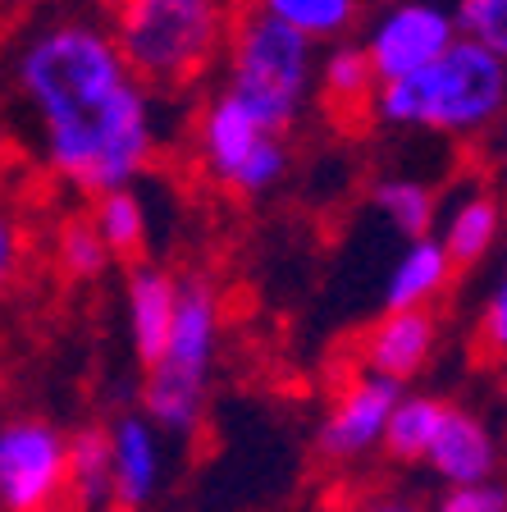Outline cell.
Instances as JSON below:
<instances>
[{
    "label": "cell",
    "instance_id": "cell-1",
    "mask_svg": "<svg viewBox=\"0 0 507 512\" xmlns=\"http://www.w3.org/2000/svg\"><path fill=\"white\" fill-rule=\"evenodd\" d=\"M23 101L42 124V151L60 179L106 197L133 188L156 156L151 92L128 74L106 28L60 19L37 28L14 60Z\"/></svg>",
    "mask_w": 507,
    "mask_h": 512
},
{
    "label": "cell",
    "instance_id": "cell-2",
    "mask_svg": "<svg viewBox=\"0 0 507 512\" xmlns=\"http://www.w3.org/2000/svg\"><path fill=\"white\" fill-rule=\"evenodd\" d=\"M370 115L393 128L480 138L507 119V60L457 37L425 74L402 78V83H380Z\"/></svg>",
    "mask_w": 507,
    "mask_h": 512
},
{
    "label": "cell",
    "instance_id": "cell-3",
    "mask_svg": "<svg viewBox=\"0 0 507 512\" xmlns=\"http://www.w3.org/2000/svg\"><path fill=\"white\" fill-rule=\"evenodd\" d=\"M220 0H110V42L142 87H179L220 51Z\"/></svg>",
    "mask_w": 507,
    "mask_h": 512
},
{
    "label": "cell",
    "instance_id": "cell-4",
    "mask_svg": "<svg viewBox=\"0 0 507 512\" xmlns=\"http://www.w3.org/2000/svg\"><path fill=\"white\" fill-rule=\"evenodd\" d=\"M215 348H220V293L211 288V279L188 275L179 279V311H174L169 343L142 384L151 426L169 430V435L197 430L201 412H206Z\"/></svg>",
    "mask_w": 507,
    "mask_h": 512
},
{
    "label": "cell",
    "instance_id": "cell-5",
    "mask_svg": "<svg viewBox=\"0 0 507 512\" xmlns=\"http://www.w3.org/2000/svg\"><path fill=\"white\" fill-rule=\"evenodd\" d=\"M316 87V46L293 28L243 10L229 32V83L224 92L243 101L270 133H284L302 119Z\"/></svg>",
    "mask_w": 507,
    "mask_h": 512
},
{
    "label": "cell",
    "instance_id": "cell-6",
    "mask_svg": "<svg viewBox=\"0 0 507 512\" xmlns=\"http://www.w3.org/2000/svg\"><path fill=\"white\" fill-rule=\"evenodd\" d=\"M197 156L215 183L243 192V197H261V192L279 188L288 174V147L279 133L261 124L243 101H233L229 92L211 96L197 119Z\"/></svg>",
    "mask_w": 507,
    "mask_h": 512
},
{
    "label": "cell",
    "instance_id": "cell-7",
    "mask_svg": "<svg viewBox=\"0 0 507 512\" xmlns=\"http://www.w3.org/2000/svg\"><path fill=\"white\" fill-rule=\"evenodd\" d=\"M69 494V435L42 416L0 426V512H51Z\"/></svg>",
    "mask_w": 507,
    "mask_h": 512
},
{
    "label": "cell",
    "instance_id": "cell-8",
    "mask_svg": "<svg viewBox=\"0 0 507 512\" xmlns=\"http://www.w3.org/2000/svg\"><path fill=\"white\" fill-rule=\"evenodd\" d=\"M457 42L453 10L434 0H398L366 32V55L380 83H402V78L425 74L448 46Z\"/></svg>",
    "mask_w": 507,
    "mask_h": 512
},
{
    "label": "cell",
    "instance_id": "cell-9",
    "mask_svg": "<svg viewBox=\"0 0 507 512\" xmlns=\"http://www.w3.org/2000/svg\"><path fill=\"white\" fill-rule=\"evenodd\" d=\"M402 398V384L380 380V375L357 371L343 389H338L329 416L320 421V453L334 462H352L361 453H370L375 444H384V430H389V416Z\"/></svg>",
    "mask_w": 507,
    "mask_h": 512
},
{
    "label": "cell",
    "instance_id": "cell-10",
    "mask_svg": "<svg viewBox=\"0 0 507 512\" xmlns=\"http://www.w3.org/2000/svg\"><path fill=\"white\" fill-rule=\"evenodd\" d=\"M434 316L430 311H384L357 343V366L366 375H380V380H412L425 371L434 352Z\"/></svg>",
    "mask_w": 507,
    "mask_h": 512
},
{
    "label": "cell",
    "instance_id": "cell-11",
    "mask_svg": "<svg viewBox=\"0 0 507 512\" xmlns=\"http://www.w3.org/2000/svg\"><path fill=\"white\" fill-rule=\"evenodd\" d=\"M174 311H179V279L165 275L160 266H133L124 279V316H128V343L138 352V362L156 366L160 352L174 330Z\"/></svg>",
    "mask_w": 507,
    "mask_h": 512
},
{
    "label": "cell",
    "instance_id": "cell-12",
    "mask_svg": "<svg viewBox=\"0 0 507 512\" xmlns=\"http://www.w3.org/2000/svg\"><path fill=\"white\" fill-rule=\"evenodd\" d=\"M425 462L434 467V476L448 480V490L457 485H480V480H494L498 467V448L494 435L480 416L462 412V407H448L444 421H439V435H434Z\"/></svg>",
    "mask_w": 507,
    "mask_h": 512
},
{
    "label": "cell",
    "instance_id": "cell-13",
    "mask_svg": "<svg viewBox=\"0 0 507 512\" xmlns=\"http://www.w3.org/2000/svg\"><path fill=\"white\" fill-rule=\"evenodd\" d=\"M110 476H115V503L124 512L151 503L160 485V435L147 416H119L110 426Z\"/></svg>",
    "mask_w": 507,
    "mask_h": 512
},
{
    "label": "cell",
    "instance_id": "cell-14",
    "mask_svg": "<svg viewBox=\"0 0 507 512\" xmlns=\"http://www.w3.org/2000/svg\"><path fill=\"white\" fill-rule=\"evenodd\" d=\"M498 234H503V202L485 183H462L444 202V224L434 238L453 256V266H476L498 243Z\"/></svg>",
    "mask_w": 507,
    "mask_h": 512
},
{
    "label": "cell",
    "instance_id": "cell-15",
    "mask_svg": "<svg viewBox=\"0 0 507 512\" xmlns=\"http://www.w3.org/2000/svg\"><path fill=\"white\" fill-rule=\"evenodd\" d=\"M453 270V256L434 234L412 238L384 279V302H389V311H430V302L448 293Z\"/></svg>",
    "mask_w": 507,
    "mask_h": 512
},
{
    "label": "cell",
    "instance_id": "cell-16",
    "mask_svg": "<svg viewBox=\"0 0 507 512\" xmlns=\"http://www.w3.org/2000/svg\"><path fill=\"white\" fill-rule=\"evenodd\" d=\"M247 10L293 28L297 37L316 42H343L348 28L357 23L361 0H247Z\"/></svg>",
    "mask_w": 507,
    "mask_h": 512
},
{
    "label": "cell",
    "instance_id": "cell-17",
    "mask_svg": "<svg viewBox=\"0 0 507 512\" xmlns=\"http://www.w3.org/2000/svg\"><path fill=\"white\" fill-rule=\"evenodd\" d=\"M69 499L87 512H106L115 499V476H110V430L87 426L69 439Z\"/></svg>",
    "mask_w": 507,
    "mask_h": 512
},
{
    "label": "cell",
    "instance_id": "cell-18",
    "mask_svg": "<svg viewBox=\"0 0 507 512\" xmlns=\"http://www.w3.org/2000/svg\"><path fill=\"white\" fill-rule=\"evenodd\" d=\"M316 83L334 110H361L375 101V92H380V78L370 69L366 46H357V42L329 46L325 60H316Z\"/></svg>",
    "mask_w": 507,
    "mask_h": 512
},
{
    "label": "cell",
    "instance_id": "cell-19",
    "mask_svg": "<svg viewBox=\"0 0 507 512\" xmlns=\"http://www.w3.org/2000/svg\"><path fill=\"white\" fill-rule=\"evenodd\" d=\"M444 412H448V403H439V398H430V394H402L398 407H393V416H389V430H384V448H389V458L425 462L434 435H439Z\"/></svg>",
    "mask_w": 507,
    "mask_h": 512
},
{
    "label": "cell",
    "instance_id": "cell-20",
    "mask_svg": "<svg viewBox=\"0 0 507 512\" xmlns=\"http://www.w3.org/2000/svg\"><path fill=\"white\" fill-rule=\"evenodd\" d=\"M92 224L101 243L110 247V256H138L142 243H147V206L133 188L106 192L92 202Z\"/></svg>",
    "mask_w": 507,
    "mask_h": 512
},
{
    "label": "cell",
    "instance_id": "cell-21",
    "mask_svg": "<svg viewBox=\"0 0 507 512\" xmlns=\"http://www.w3.org/2000/svg\"><path fill=\"white\" fill-rule=\"evenodd\" d=\"M370 197H375V211L407 238H425L439 215V202L421 179H380Z\"/></svg>",
    "mask_w": 507,
    "mask_h": 512
},
{
    "label": "cell",
    "instance_id": "cell-22",
    "mask_svg": "<svg viewBox=\"0 0 507 512\" xmlns=\"http://www.w3.org/2000/svg\"><path fill=\"white\" fill-rule=\"evenodd\" d=\"M55 256H60V270L69 279H96V275H106V266H110V247L101 243L92 215L87 220H64Z\"/></svg>",
    "mask_w": 507,
    "mask_h": 512
},
{
    "label": "cell",
    "instance_id": "cell-23",
    "mask_svg": "<svg viewBox=\"0 0 507 512\" xmlns=\"http://www.w3.org/2000/svg\"><path fill=\"white\" fill-rule=\"evenodd\" d=\"M457 37L485 46L489 55L507 60V0H457L453 10Z\"/></svg>",
    "mask_w": 507,
    "mask_h": 512
},
{
    "label": "cell",
    "instance_id": "cell-24",
    "mask_svg": "<svg viewBox=\"0 0 507 512\" xmlns=\"http://www.w3.org/2000/svg\"><path fill=\"white\" fill-rule=\"evenodd\" d=\"M439 512H507V490L494 480H480V485H457L444 494Z\"/></svg>",
    "mask_w": 507,
    "mask_h": 512
},
{
    "label": "cell",
    "instance_id": "cell-25",
    "mask_svg": "<svg viewBox=\"0 0 507 512\" xmlns=\"http://www.w3.org/2000/svg\"><path fill=\"white\" fill-rule=\"evenodd\" d=\"M480 343L494 357H507V275L498 279V288L485 302V320H480Z\"/></svg>",
    "mask_w": 507,
    "mask_h": 512
},
{
    "label": "cell",
    "instance_id": "cell-26",
    "mask_svg": "<svg viewBox=\"0 0 507 512\" xmlns=\"http://www.w3.org/2000/svg\"><path fill=\"white\" fill-rule=\"evenodd\" d=\"M19 256H23V243H19V229H14V220L5 211H0V288L14 279V270H19Z\"/></svg>",
    "mask_w": 507,
    "mask_h": 512
},
{
    "label": "cell",
    "instance_id": "cell-27",
    "mask_svg": "<svg viewBox=\"0 0 507 512\" xmlns=\"http://www.w3.org/2000/svg\"><path fill=\"white\" fill-rule=\"evenodd\" d=\"M498 179L507 183V128H503V138H498Z\"/></svg>",
    "mask_w": 507,
    "mask_h": 512
},
{
    "label": "cell",
    "instance_id": "cell-28",
    "mask_svg": "<svg viewBox=\"0 0 507 512\" xmlns=\"http://www.w3.org/2000/svg\"><path fill=\"white\" fill-rule=\"evenodd\" d=\"M370 512H416V508H407V503H375Z\"/></svg>",
    "mask_w": 507,
    "mask_h": 512
},
{
    "label": "cell",
    "instance_id": "cell-29",
    "mask_svg": "<svg viewBox=\"0 0 507 512\" xmlns=\"http://www.w3.org/2000/svg\"><path fill=\"white\" fill-rule=\"evenodd\" d=\"M106 512H124V508H106Z\"/></svg>",
    "mask_w": 507,
    "mask_h": 512
}]
</instances>
